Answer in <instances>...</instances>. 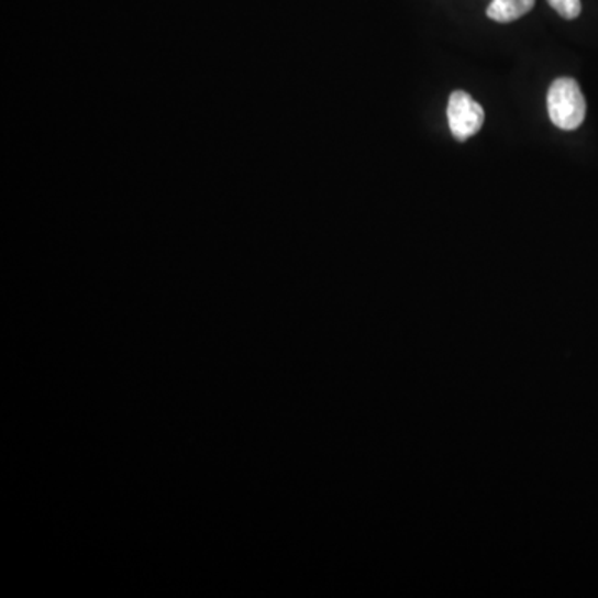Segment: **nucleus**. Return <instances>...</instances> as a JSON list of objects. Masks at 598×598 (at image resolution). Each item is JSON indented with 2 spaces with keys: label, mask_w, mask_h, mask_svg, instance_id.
I'll return each instance as SVG.
<instances>
[{
  "label": "nucleus",
  "mask_w": 598,
  "mask_h": 598,
  "mask_svg": "<svg viewBox=\"0 0 598 598\" xmlns=\"http://www.w3.org/2000/svg\"><path fill=\"white\" fill-rule=\"evenodd\" d=\"M547 109L551 122L562 130H575L584 123L587 103L584 93L574 79H557L547 93Z\"/></svg>",
  "instance_id": "f257e3e1"
},
{
  "label": "nucleus",
  "mask_w": 598,
  "mask_h": 598,
  "mask_svg": "<svg viewBox=\"0 0 598 598\" xmlns=\"http://www.w3.org/2000/svg\"><path fill=\"white\" fill-rule=\"evenodd\" d=\"M484 119H486V113H484L483 107L469 93L457 90L449 97V129L457 142H466L467 139L476 135L483 129Z\"/></svg>",
  "instance_id": "f03ea898"
},
{
  "label": "nucleus",
  "mask_w": 598,
  "mask_h": 598,
  "mask_svg": "<svg viewBox=\"0 0 598 598\" xmlns=\"http://www.w3.org/2000/svg\"><path fill=\"white\" fill-rule=\"evenodd\" d=\"M534 5L535 0H492L487 8V18L500 24H509L529 14Z\"/></svg>",
  "instance_id": "7ed1b4c3"
},
{
  "label": "nucleus",
  "mask_w": 598,
  "mask_h": 598,
  "mask_svg": "<svg viewBox=\"0 0 598 598\" xmlns=\"http://www.w3.org/2000/svg\"><path fill=\"white\" fill-rule=\"evenodd\" d=\"M547 2L561 18L567 19V21H574L580 15V0H547Z\"/></svg>",
  "instance_id": "20e7f679"
}]
</instances>
